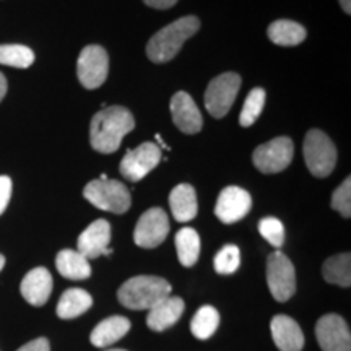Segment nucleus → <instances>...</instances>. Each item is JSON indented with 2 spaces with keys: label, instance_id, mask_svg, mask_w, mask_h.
I'll use <instances>...</instances> for the list:
<instances>
[{
  "label": "nucleus",
  "instance_id": "1",
  "mask_svg": "<svg viewBox=\"0 0 351 351\" xmlns=\"http://www.w3.org/2000/svg\"><path fill=\"white\" fill-rule=\"evenodd\" d=\"M135 129V119L127 108L109 106L96 112L90 125V142L93 150L114 153L122 138Z\"/></svg>",
  "mask_w": 351,
  "mask_h": 351
},
{
  "label": "nucleus",
  "instance_id": "2",
  "mask_svg": "<svg viewBox=\"0 0 351 351\" xmlns=\"http://www.w3.org/2000/svg\"><path fill=\"white\" fill-rule=\"evenodd\" d=\"M200 20L197 16H182L165 26L147 44V56L156 64L169 62L181 51L182 44L199 32Z\"/></svg>",
  "mask_w": 351,
  "mask_h": 351
},
{
  "label": "nucleus",
  "instance_id": "3",
  "mask_svg": "<svg viewBox=\"0 0 351 351\" xmlns=\"http://www.w3.org/2000/svg\"><path fill=\"white\" fill-rule=\"evenodd\" d=\"M171 295V285L165 278L150 275H140L127 280L117 291L119 302L127 309H152L156 302Z\"/></svg>",
  "mask_w": 351,
  "mask_h": 351
},
{
  "label": "nucleus",
  "instance_id": "4",
  "mask_svg": "<svg viewBox=\"0 0 351 351\" xmlns=\"http://www.w3.org/2000/svg\"><path fill=\"white\" fill-rule=\"evenodd\" d=\"M83 197L93 207L116 215L125 213L132 205L129 189L119 181L108 179L106 174L86 184V187L83 189Z\"/></svg>",
  "mask_w": 351,
  "mask_h": 351
},
{
  "label": "nucleus",
  "instance_id": "5",
  "mask_svg": "<svg viewBox=\"0 0 351 351\" xmlns=\"http://www.w3.org/2000/svg\"><path fill=\"white\" fill-rule=\"evenodd\" d=\"M302 150H304L307 169L315 178H327L335 168L337 148L322 130L313 129L307 132Z\"/></svg>",
  "mask_w": 351,
  "mask_h": 351
},
{
  "label": "nucleus",
  "instance_id": "6",
  "mask_svg": "<svg viewBox=\"0 0 351 351\" xmlns=\"http://www.w3.org/2000/svg\"><path fill=\"white\" fill-rule=\"evenodd\" d=\"M267 285L278 302H287L296 291L295 267L282 251L271 252L267 258Z\"/></svg>",
  "mask_w": 351,
  "mask_h": 351
},
{
  "label": "nucleus",
  "instance_id": "7",
  "mask_svg": "<svg viewBox=\"0 0 351 351\" xmlns=\"http://www.w3.org/2000/svg\"><path fill=\"white\" fill-rule=\"evenodd\" d=\"M241 88V77L234 72H226L215 77L205 91V108L217 119L225 117L234 104Z\"/></svg>",
  "mask_w": 351,
  "mask_h": 351
},
{
  "label": "nucleus",
  "instance_id": "8",
  "mask_svg": "<svg viewBox=\"0 0 351 351\" xmlns=\"http://www.w3.org/2000/svg\"><path fill=\"white\" fill-rule=\"evenodd\" d=\"M295 156L291 138L276 137L256 148L252 155L254 166L263 174H275L287 169Z\"/></svg>",
  "mask_w": 351,
  "mask_h": 351
},
{
  "label": "nucleus",
  "instance_id": "9",
  "mask_svg": "<svg viewBox=\"0 0 351 351\" xmlns=\"http://www.w3.org/2000/svg\"><path fill=\"white\" fill-rule=\"evenodd\" d=\"M109 72V57L108 52L101 46L91 44L83 47L78 56L77 75L78 80L86 90H96L106 82Z\"/></svg>",
  "mask_w": 351,
  "mask_h": 351
},
{
  "label": "nucleus",
  "instance_id": "10",
  "mask_svg": "<svg viewBox=\"0 0 351 351\" xmlns=\"http://www.w3.org/2000/svg\"><path fill=\"white\" fill-rule=\"evenodd\" d=\"M161 148L153 142H145L140 147L130 150L121 161V174L132 182L142 181L160 165Z\"/></svg>",
  "mask_w": 351,
  "mask_h": 351
},
{
  "label": "nucleus",
  "instance_id": "11",
  "mask_svg": "<svg viewBox=\"0 0 351 351\" xmlns=\"http://www.w3.org/2000/svg\"><path fill=\"white\" fill-rule=\"evenodd\" d=\"M169 219L163 208H150L140 217L134 230L135 244L143 249H155L168 238Z\"/></svg>",
  "mask_w": 351,
  "mask_h": 351
},
{
  "label": "nucleus",
  "instance_id": "12",
  "mask_svg": "<svg viewBox=\"0 0 351 351\" xmlns=\"http://www.w3.org/2000/svg\"><path fill=\"white\" fill-rule=\"evenodd\" d=\"M315 339L322 351H351L350 327L339 314H327L317 320Z\"/></svg>",
  "mask_w": 351,
  "mask_h": 351
},
{
  "label": "nucleus",
  "instance_id": "13",
  "mask_svg": "<svg viewBox=\"0 0 351 351\" xmlns=\"http://www.w3.org/2000/svg\"><path fill=\"white\" fill-rule=\"evenodd\" d=\"M252 199L247 191L244 189L230 186L225 187L219 194L217 205H215V215L221 223L231 225V223L239 221L245 215L251 212Z\"/></svg>",
  "mask_w": 351,
  "mask_h": 351
},
{
  "label": "nucleus",
  "instance_id": "14",
  "mask_svg": "<svg viewBox=\"0 0 351 351\" xmlns=\"http://www.w3.org/2000/svg\"><path fill=\"white\" fill-rule=\"evenodd\" d=\"M109 243H111V225L106 219H96L78 236L77 251L88 261L101 256H111L112 249H109Z\"/></svg>",
  "mask_w": 351,
  "mask_h": 351
},
{
  "label": "nucleus",
  "instance_id": "15",
  "mask_svg": "<svg viewBox=\"0 0 351 351\" xmlns=\"http://www.w3.org/2000/svg\"><path fill=\"white\" fill-rule=\"evenodd\" d=\"M171 116H173L176 127L184 134H197L204 125L200 109L197 108L195 101L186 91H178L171 98Z\"/></svg>",
  "mask_w": 351,
  "mask_h": 351
},
{
  "label": "nucleus",
  "instance_id": "16",
  "mask_svg": "<svg viewBox=\"0 0 351 351\" xmlns=\"http://www.w3.org/2000/svg\"><path fill=\"white\" fill-rule=\"evenodd\" d=\"M52 275L44 267H36L25 275L20 285L21 296L32 306H44L52 293Z\"/></svg>",
  "mask_w": 351,
  "mask_h": 351
},
{
  "label": "nucleus",
  "instance_id": "17",
  "mask_svg": "<svg viewBox=\"0 0 351 351\" xmlns=\"http://www.w3.org/2000/svg\"><path fill=\"white\" fill-rule=\"evenodd\" d=\"M184 309H186V304L181 298L169 295L165 300L156 302L152 309H148L147 326L153 332L168 330L181 319Z\"/></svg>",
  "mask_w": 351,
  "mask_h": 351
},
{
  "label": "nucleus",
  "instance_id": "18",
  "mask_svg": "<svg viewBox=\"0 0 351 351\" xmlns=\"http://www.w3.org/2000/svg\"><path fill=\"white\" fill-rule=\"evenodd\" d=\"M271 339L280 351H301L304 346V335L296 320L288 315H275L270 324Z\"/></svg>",
  "mask_w": 351,
  "mask_h": 351
},
{
  "label": "nucleus",
  "instance_id": "19",
  "mask_svg": "<svg viewBox=\"0 0 351 351\" xmlns=\"http://www.w3.org/2000/svg\"><path fill=\"white\" fill-rule=\"evenodd\" d=\"M169 207L176 221L187 223L194 219L197 217V212H199L195 189L191 184L176 186L169 194Z\"/></svg>",
  "mask_w": 351,
  "mask_h": 351
},
{
  "label": "nucleus",
  "instance_id": "20",
  "mask_svg": "<svg viewBox=\"0 0 351 351\" xmlns=\"http://www.w3.org/2000/svg\"><path fill=\"white\" fill-rule=\"evenodd\" d=\"M130 320L127 317H122V315H112V317H108L101 320L91 332L90 340L96 348H106V346H111L116 341H119L122 337H125L130 330Z\"/></svg>",
  "mask_w": 351,
  "mask_h": 351
},
{
  "label": "nucleus",
  "instance_id": "21",
  "mask_svg": "<svg viewBox=\"0 0 351 351\" xmlns=\"http://www.w3.org/2000/svg\"><path fill=\"white\" fill-rule=\"evenodd\" d=\"M57 271L69 280H86L91 275L90 262L85 256L72 249H64L56 257Z\"/></svg>",
  "mask_w": 351,
  "mask_h": 351
},
{
  "label": "nucleus",
  "instance_id": "22",
  "mask_svg": "<svg viewBox=\"0 0 351 351\" xmlns=\"http://www.w3.org/2000/svg\"><path fill=\"white\" fill-rule=\"evenodd\" d=\"M91 306H93V298L90 293L80 288H70L60 296L56 313L60 319L69 320L85 314Z\"/></svg>",
  "mask_w": 351,
  "mask_h": 351
},
{
  "label": "nucleus",
  "instance_id": "23",
  "mask_svg": "<svg viewBox=\"0 0 351 351\" xmlns=\"http://www.w3.org/2000/svg\"><path fill=\"white\" fill-rule=\"evenodd\" d=\"M270 41L278 46H298L304 41L307 33L304 26L291 20H276L267 29Z\"/></svg>",
  "mask_w": 351,
  "mask_h": 351
},
{
  "label": "nucleus",
  "instance_id": "24",
  "mask_svg": "<svg viewBox=\"0 0 351 351\" xmlns=\"http://www.w3.org/2000/svg\"><path fill=\"white\" fill-rule=\"evenodd\" d=\"M179 262L184 267L195 265L200 256V238L194 228H182L174 238Z\"/></svg>",
  "mask_w": 351,
  "mask_h": 351
},
{
  "label": "nucleus",
  "instance_id": "25",
  "mask_svg": "<svg viewBox=\"0 0 351 351\" xmlns=\"http://www.w3.org/2000/svg\"><path fill=\"white\" fill-rule=\"evenodd\" d=\"M322 275L326 282L332 285H339V287L350 288L351 285V256L348 252L339 254L327 258L324 262Z\"/></svg>",
  "mask_w": 351,
  "mask_h": 351
},
{
  "label": "nucleus",
  "instance_id": "26",
  "mask_svg": "<svg viewBox=\"0 0 351 351\" xmlns=\"http://www.w3.org/2000/svg\"><path fill=\"white\" fill-rule=\"evenodd\" d=\"M219 314L213 306H202L191 322V332L195 339L208 340L217 332Z\"/></svg>",
  "mask_w": 351,
  "mask_h": 351
},
{
  "label": "nucleus",
  "instance_id": "27",
  "mask_svg": "<svg viewBox=\"0 0 351 351\" xmlns=\"http://www.w3.org/2000/svg\"><path fill=\"white\" fill-rule=\"evenodd\" d=\"M34 62V52L23 44H0V64L15 69H28Z\"/></svg>",
  "mask_w": 351,
  "mask_h": 351
},
{
  "label": "nucleus",
  "instance_id": "28",
  "mask_svg": "<svg viewBox=\"0 0 351 351\" xmlns=\"http://www.w3.org/2000/svg\"><path fill=\"white\" fill-rule=\"evenodd\" d=\"M265 90L262 88H254L251 93L247 95V98L244 101L243 111L239 116V124L243 127H251L254 122L261 116L263 104H265Z\"/></svg>",
  "mask_w": 351,
  "mask_h": 351
},
{
  "label": "nucleus",
  "instance_id": "29",
  "mask_svg": "<svg viewBox=\"0 0 351 351\" xmlns=\"http://www.w3.org/2000/svg\"><path fill=\"white\" fill-rule=\"evenodd\" d=\"M213 265L219 275L234 274L241 265V252L238 245L228 244L225 247L219 249L217 256H215Z\"/></svg>",
  "mask_w": 351,
  "mask_h": 351
},
{
  "label": "nucleus",
  "instance_id": "30",
  "mask_svg": "<svg viewBox=\"0 0 351 351\" xmlns=\"http://www.w3.org/2000/svg\"><path fill=\"white\" fill-rule=\"evenodd\" d=\"M258 232L274 247H282L285 243V226L278 218L267 217L258 221Z\"/></svg>",
  "mask_w": 351,
  "mask_h": 351
},
{
  "label": "nucleus",
  "instance_id": "31",
  "mask_svg": "<svg viewBox=\"0 0 351 351\" xmlns=\"http://www.w3.org/2000/svg\"><path fill=\"white\" fill-rule=\"evenodd\" d=\"M330 205L337 210L343 218L351 217V179L346 178L340 187L333 192Z\"/></svg>",
  "mask_w": 351,
  "mask_h": 351
},
{
  "label": "nucleus",
  "instance_id": "32",
  "mask_svg": "<svg viewBox=\"0 0 351 351\" xmlns=\"http://www.w3.org/2000/svg\"><path fill=\"white\" fill-rule=\"evenodd\" d=\"M12 197V179L8 176H0V215L5 212Z\"/></svg>",
  "mask_w": 351,
  "mask_h": 351
},
{
  "label": "nucleus",
  "instance_id": "33",
  "mask_svg": "<svg viewBox=\"0 0 351 351\" xmlns=\"http://www.w3.org/2000/svg\"><path fill=\"white\" fill-rule=\"evenodd\" d=\"M16 351H51V345H49V340L44 339V337H39V339L32 340L29 343L23 345Z\"/></svg>",
  "mask_w": 351,
  "mask_h": 351
},
{
  "label": "nucleus",
  "instance_id": "34",
  "mask_svg": "<svg viewBox=\"0 0 351 351\" xmlns=\"http://www.w3.org/2000/svg\"><path fill=\"white\" fill-rule=\"evenodd\" d=\"M148 7L158 8V10H166V8L174 7L178 0H143Z\"/></svg>",
  "mask_w": 351,
  "mask_h": 351
},
{
  "label": "nucleus",
  "instance_id": "35",
  "mask_svg": "<svg viewBox=\"0 0 351 351\" xmlns=\"http://www.w3.org/2000/svg\"><path fill=\"white\" fill-rule=\"evenodd\" d=\"M7 78H5V75H3L2 72H0V103H2V99L5 98V95H7Z\"/></svg>",
  "mask_w": 351,
  "mask_h": 351
},
{
  "label": "nucleus",
  "instance_id": "36",
  "mask_svg": "<svg viewBox=\"0 0 351 351\" xmlns=\"http://www.w3.org/2000/svg\"><path fill=\"white\" fill-rule=\"evenodd\" d=\"M341 8H343V12L346 13V15H350L351 13V0H339Z\"/></svg>",
  "mask_w": 351,
  "mask_h": 351
},
{
  "label": "nucleus",
  "instance_id": "37",
  "mask_svg": "<svg viewBox=\"0 0 351 351\" xmlns=\"http://www.w3.org/2000/svg\"><path fill=\"white\" fill-rule=\"evenodd\" d=\"M3 267H5V257H3L2 254H0V271H2Z\"/></svg>",
  "mask_w": 351,
  "mask_h": 351
},
{
  "label": "nucleus",
  "instance_id": "38",
  "mask_svg": "<svg viewBox=\"0 0 351 351\" xmlns=\"http://www.w3.org/2000/svg\"><path fill=\"white\" fill-rule=\"evenodd\" d=\"M106 351H127V350H122V348H117V350H106Z\"/></svg>",
  "mask_w": 351,
  "mask_h": 351
}]
</instances>
